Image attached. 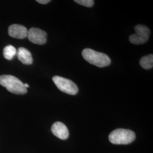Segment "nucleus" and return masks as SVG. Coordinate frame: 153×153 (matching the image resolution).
I'll return each instance as SVG.
<instances>
[{
  "instance_id": "8",
  "label": "nucleus",
  "mask_w": 153,
  "mask_h": 153,
  "mask_svg": "<svg viewBox=\"0 0 153 153\" xmlns=\"http://www.w3.org/2000/svg\"><path fill=\"white\" fill-rule=\"evenodd\" d=\"M52 133L61 140H66L69 137V131L66 126L61 122H56L51 128Z\"/></svg>"
},
{
  "instance_id": "7",
  "label": "nucleus",
  "mask_w": 153,
  "mask_h": 153,
  "mask_svg": "<svg viewBox=\"0 0 153 153\" xmlns=\"http://www.w3.org/2000/svg\"><path fill=\"white\" fill-rule=\"evenodd\" d=\"M27 29L23 25L14 24L9 26V35L14 38L23 39L27 36Z\"/></svg>"
},
{
  "instance_id": "14",
  "label": "nucleus",
  "mask_w": 153,
  "mask_h": 153,
  "mask_svg": "<svg viewBox=\"0 0 153 153\" xmlns=\"http://www.w3.org/2000/svg\"><path fill=\"white\" fill-rule=\"evenodd\" d=\"M24 85L26 88H29V85H28L27 83H24Z\"/></svg>"
},
{
  "instance_id": "2",
  "label": "nucleus",
  "mask_w": 153,
  "mask_h": 153,
  "mask_svg": "<svg viewBox=\"0 0 153 153\" xmlns=\"http://www.w3.org/2000/svg\"><path fill=\"white\" fill-rule=\"evenodd\" d=\"M0 85L6 88L10 93L15 94L23 95L27 91L24 83L16 76L11 75L1 76Z\"/></svg>"
},
{
  "instance_id": "12",
  "label": "nucleus",
  "mask_w": 153,
  "mask_h": 153,
  "mask_svg": "<svg viewBox=\"0 0 153 153\" xmlns=\"http://www.w3.org/2000/svg\"><path fill=\"white\" fill-rule=\"evenodd\" d=\"M74 2L79 5L88 7H92L94 4V1L93 0H75Z\"/></svg>"
},
{
  "instance_id": "10",
  "label": "nucleus",
  "mask_w": 153,
  "mask_h": 153,
  "mask_svg": "<svg viewBox=\"0 0 153 153\" xmlns=\"http://www.w3.org/2000/svg\"><path fill=\"white\" fill-rule=\"evenodd\" d=\"M140 65L144 69H150L153 67V55H147L143 56L140 61Z\"/></svg>"
},
{
  "instance_id": "1",
  "label": "nucleus",
  "mask_w": 153,
  "mask_h": 153,
  "mask_svg": "<svg viewBox=\"0 0 153 153\" xmlns=\"http://www.w3.org/2000/svg\"><path fill=\"white\" fill-rule=\"evenodd\" d=\"M82 55L83 59L88 62L99 68L107 66L111 62L110 58L107 55L90 48L83 49Z\"/></svg>"
},
{
  "instance_id": "11",
  "label": "nucleus",
  "mask_w": 153,
  "mask_h": 153,
  "mask_svg": "<svg viewBox=\"0 0 153 153\" xmlns=\"http://www.w3.org/2000/svg\"><path fill=\"white\" fill-rule=\"evenodd\" d=\"M16 49L14 47H13L11 45H9L6 46L4 48L3 54L6 59L8 60H11L16 55Z\"/></svg>"
},
{
  "instance_id": "5",
  "label": "nucleus",
  "mask_w": 153,
  "mask_h": 153,
  "mask_svg": "<svg viewBox=\"0 0 153 153\" xmlns=\"http://www.w3.org/2000/svg\"><path fill=\"white\" fill-rule=\"evenodd\" d=\"M135 33L129 36V42L131 44L140 45L145 43L149 39L150 31L149 28L145 26L139 25L134 27Z\"/></svg>"
},
{
  "instance_id": "4",
  "label": "nucleus",
  "mask_w": 153,
  "mask_h": 153,
  "mask_svg": "<svg viewBox=\"0 0 153 153\" xmlns=\"http://www.w3.org/2000/svg\"><path fill=\"white\" fill-rule=\"evenodd\" d=\"M52 80L56 86L63 93L74 95L78 92L76 84L69 79L56 76L53 77Z\"/></svg>"
},
{
  "instance_id": "9",
  "label": "nucleus",
  "mask_w": 153,
  "mask_h": 153,
  "mask_svg": "<svg viewBox=\"0 0 153 153\" xmlns=\"http://www.w3.org/2000/svg\"><path fill=\"white\" fill-rule=\"evenodd\" d=\"M17 57L18 60L25 65H31L33 62V57L31 52L28 49L20 47L18 50Z\"/></svg>"
},
{
  "instance_id": "3",
  "label": "nucleus",
  "mask_w": 153,
  "mask_h": 153,
  "mask_svg": "<svg viewBox=\"0 0 153 153\" xmlns=\"http://www.w3.org/2000/svg\"><path fill=\"white\" fill-rule=\"evenodd\" d=\"M136 134L129 129H117L112 131L109 135L110 142L115 145H127L134 141Z\"/></svg>"
},
{
  "instance_id": "6",
  "label": "nucleus",
  "mask_w": 153,
  "mask_h": 153,
  "mask_svg": "<svg viewBox=\"0 0 153 153\" xmlns=\"http://www.w3.org/2000/svg\"><path fill=\"white\" fill-rule=\"evenodd\" d=\"M47 33L38 28H31L28 30V40L33 43L43 45L47 42Z\"/></svg>"
},
{
  "instance_id": "13",
  "label": "nucleus",
  "mask_w": 153,
  "mask_h": 153,
  "mask_svg": "<svg viewBox=\"0 0 153 153\" xmlns=\"http://www.w3.org/2000/svg\"><path fill=\"white\" fill-rule=\"evenodd\" d=\"M36 1L41 4H47L51 2L50 0H37Z\"/></svg>"
}]
</instances>
